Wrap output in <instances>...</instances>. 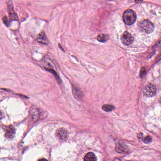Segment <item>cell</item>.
<instances>
[{"mask_svg": "<svg viewBox=\"0 0 161 161\" xmlns=\"http://www.w3.org/2000/svg\"><path fill=\"white\" fill-rule=\"evenodd\" d=\"M160 100H161V99H160Z\"/></svg>", "mask_w": 161, "mask_h": 161, "instance_id": "cell-16", "label": "cell"}, {"mask_svg": "<svg viewBox=\"0 0 161 161\" xmlns=\"http://www.w3.org/2000/svg\"><path fill=\"white\" fill-rule=\"evenodd\" d=\"M114 107L112 105L106 104L103 106V109L106 112H111L114 109Z\"/></svg>", "mask_w": 161, "mask_h": 161, "instance_id": "cell-13", "label": "cell"}, {"mask_svg": "<svg viewBox=\"0 0 161 161\" xmlns=\"http://www.w3.org/2000/svg\"><path fill=\"white\" fill-rule=\"evenodd\" d=\"M157 92V89L155 86L152 84H149L145 86L143 90L144 96L147 97L154 96Z\"/></svg>", "mask_w": 161, "mask_h": 161, "instance_id": "cell-3", "label": "cell"}, {"mask_svg": "<svg viewBox=\"0 0 161 161\" xmlns=\"http://www.w3.org/2000/svg\"><path fill=\"white\" fill-rule=\"evenodd\" d=\"M47 161V160H46V159H40V160H39V161Z\"/></svg>", "mask_w": 161, "mask_h": 161, "instance_id": "cell-15", "label": "cell"}, {"mask_svg": "<svg viewBox=\"0 0 161 161\" xmlns=\"http://www.w3.org/2000/svg\"><path fill=\"white\" fill-rule=\"evenodd\" d=\"M139 26L141 30L146 34L151 33L154 29L153 24L148 20H145L141 22Z\"/></svg>", "mask_w": 161, "mask_h": 161, "instance_id": "cell-2", "label": "cell"}, {"mask_svg": "<svg viewBox=\"0 0 161 161\" xmlns=\"http://www.w3.org/2000/svg\"><path fill=\"white\" fill-rule=\"evenodd\" d=\"M2 20H3L4 23L5 24V25L7 26H9V21H8V18H7L6 17H4L3 18V19H2Z\"/></svg>", "mask_w": 161, "mask_h": 161, "instance_id": "cell-14", "label": "cell"}, {"mask_svg": "<svg viewBox=\"0 0 161 161\" xmlns=\"http://www.w3.org/2000/svg\"><path fill=\"white\" fill-rule=\"evenodd\" d=\"M121 42L124 45L129 46L134 41L133 37L128 32H124L121 37Z\"/></svg>", "mask_w": 161, "mask_h": 161, "instance_id": "cell-4", "label": "cell"}, {"mask_svg": "<svg viewBox=\"0 0 161 161\" xmlns=\"http://www.w3.org/2000/svg\"><path fill=\"white\" fill-rule=\"evenodd\" d=\"M72 93H73V96H74L76 99L80 100L82 98V92L81 91L80 88L77 87V86H73Z\"/></svg>", "mask_w": 161, "mask_h": 161, "instance_id": "cell-6", "label": "cell"}, {"mask_svg": "<svg viewBox=\"0 0 161 161\" xmlns=\"http://www.w3.org/2000/svg\"><path fill=\"white\" fill-rule=\"evenodd\" d=\"M137 16L136 13L132 10H128L124 13L123 19L125 23L128 25H131L136 21Z\"/></svg>", "mask_w": 161, "mask_h": 161, "instance_id": "cell-1", "label": "cell"}, {"mask_svg": "<svg viewBox=\"0 0 161 161\" xmlns=\"http://www.w3.org/2000/svg\"><path fill=\"white\" fill-rule=\"evenodd\" d=\"M47 71H49L50 72H51L56 77V79H57V81L58 82L60 83L61 82V79H60V77H59L58 75L57 74V72L55 71L54 69H51L50 68H45Z\"/></svg>", "mask_w": 161, "mask_h": 161, "instance_id": "cell-12", "label": "cell"}, {"mask_svg": "<svg viewBox=\"0 0 161 161\" xmlns=\"http://www.w3.org/2000/svg\"><path fill=\"white\" fill-rule=\"evenodd\" d=\"M37 40L38 42L42 44L47 45L48 43L47 37L43 31H41L39 34L38 35Z\"/></svg>", "mask_w": 161, "mask_h": 161, "instance_id": "cell-7", "label": "cell"}, {"mask_svg": "<svg viewBox=\"0 0 161 161\" xmlns=\"http://www.w3.org/2000/svg\"><path fill=\"white\" fill-rule=\"evenodd\" d=\"M97 40L100 42H105L108 40V36L106 34H100L98 35Z\"/></svg>", "mask_w": 161, "mask_h": 161, "instance_id": "cell-10", "label": "cell"}, {"mask_svg": "<svg viewBox=\"0 0 161 161\" xmlns=\"http://www.w3.org/2000/svg\"><path fill=\"white\" fill-rule=\"evenodd\" d=\"M84 161H97V158L93 153L89 152L85 157Z\"/></svg>", "mask_w": 161, "mask_h": 161, "instance_id": "cell-9", "label": "cell"}, {"mask_svg": "<svg viewBox=\"0 0 161 161\" xmlns=\"http://www.w3.org/2000/svg\"><path fill=\"white\" fill-rule=\"evenodd\" d=\"M7 6L9 14L10 20V21H18V17L14 10V8L12 4V1H8Z\"/></svg>", "mask_w": 161, "mask_h": 161, "instance_id": "cell-5", "label": "cell"}, {"mask_svg": "<svg viewBox=\"0 0 161 161\" xmlns=\"http://www.w3.org/2000/svg\"><path fill=\"white\" fill-rule=\"evenodd\" d=\"M57 137L61 139H64L66 138L68 136V132L66 130L63 129H60L57 130L56 132Z\"/></svg>", "mask_w": 161, "mask_h": 161, "instance_id": "cell-8", "label": "cell"}, {"mask_svg": "<svg viewBox=\"0 0 161 161\" xmlns=\"http://www.w3.org/2000/svg\"><path fill=\"white\" fill-rule=\"evenodd\" d=\"M15 134V130L12 127L9 128L6 133V137L8 138H12Z\"/></svg>", "mask_w": 161, "mask_h": 161, "instance_id": "cell-11", "label": "cell"}]
</instances>
